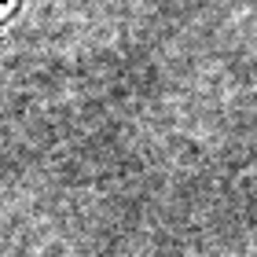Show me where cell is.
Wrapping results in <instances>:
<instances>
[{"label": "cell", "mask_w": 257, "mask_h": 257, "mask_svg": "<svg viewBox=\"0 0 257 257\" xmlns=\"http://www.w3.org/2000/svg\"><path fill=\"white\" fill-rule=\"evenodd\" d=\"M8 4H11V0H0V11H4V8H8Z\"/></svg>", "instance_id": "obj_1"}]
</instances>
